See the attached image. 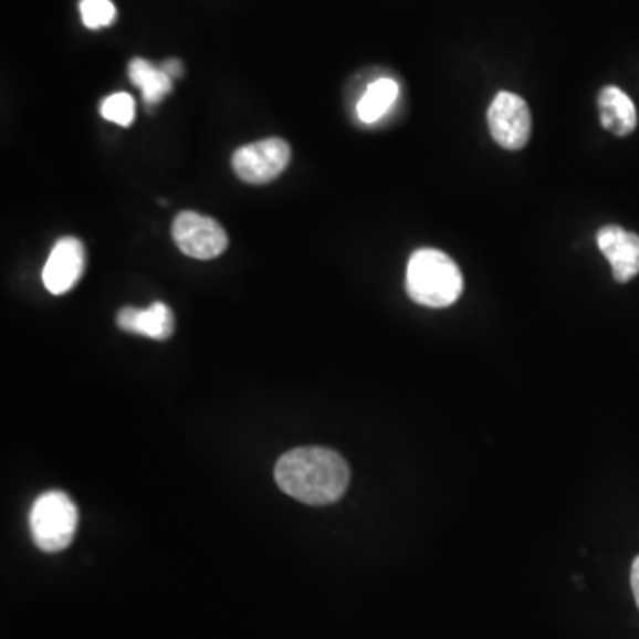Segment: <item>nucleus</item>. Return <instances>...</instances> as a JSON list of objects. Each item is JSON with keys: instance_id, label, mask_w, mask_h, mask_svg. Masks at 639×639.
<instances>
[{"instance_id": "f257e3e1", "label": "nucleus", "mask_w": 639, "mask_h": 639, "mask_svg": "<svg viewBox=\"0 0 639 639\" xmlns=\"http://www.w3.org/2000/svg\"><path fill=\"white\" fill-rule=\"evenodd\" d=\"M275 482L293 500L306 504H331L347 492L350 469L336 451L297 448L275 464Z\"/></svg>"}, {"instance_id": "f03ea898", "label": "nucleus", "mask_w": 639, "mask_h": 639, "mask_svg": "<svg viewBox=\"0 0 639 639\" xmlns=\"http://www.w3.org/2000/svg\"><path fill=\"white\" fill-rule=\"evenodd\" d=\"M406 289L409 297L427 307L455 304L464 290L459 265L437 249H419L407 265Z\"/></svg>"}, {"instance_id": "7ed1b4c3", "label": "nucleus", "mask_w": 639, "mask_h": 639, "mask_svg": "<svg viewBox=\"0 0 639 639\" xmlns=\"http://www.w3.org/2000/svg\"><path fill=\"white\" fill-rule=\"evenodd\" d=\"M29 526L32 541L43 553L64 551L77 533V506L64 492H46L32 504Z\"/></svg>"}, {"instance_id": "20e7f679", "label": "nucleus", "mask_w": 639, "mask_h": 639, "mask_svg": "<svg viewBox=\"0 0 639 639\" xmlns=\"http://www.w3.org/2000/svg\"><path fill=\"white\" fill-rule=\"evenodd\" d=\"M292 149L277 137L256 140L233 154V169L240 180L262 185L275 180L289 167Z\"/></svg>"}, {"instance_id": "39448f33", "label": "nucleus", "mask_w": 639, "mask_h": 639, "mask_svg": "<svg viewBox=\"0 0 639 639\" xmlns=\"http://www.w3.org/2000/svg\"><path fill=\"white\" fill-rule=\"evenodd\" d=\"M489 130L501 148L517 151L532 136V113L524 98L514 93H500L489 107Z\"/></svg>"}, {"instance_id": "423d86ee", "label": "nucleus", "mask_w": 639, "mask_h": 639, "mask_svg": "<svg viewBox=\"0 0 639 639\" xmlns=\"http://www.w3.org/2000/svg\"><path fill=\"white\" fill-rule=\"evenodd\" d=\"M172 240L196 260H213L228 248V234L216 219L198 212H181L172 222Z\"/></svg>"}, {"instance_id": "0eeeda50", "label": "nucleus", "mask_w": 639, "mask_h": 639, "mask_svg": "<svg viewBox=\"0 0 639 639\" xmlns=\"http://www.w3.org/2000/svg\"><path fill=\"white\" fill-rule=\"evenodd\" d=\"M84 263H86V252L81 240L73 239V237L59 240L43 269L45 289L54 295L70 292L81 280Z\"/></svg>"}, {"instance_id": "6e6552de", "label": "nucleus", "mask_w": 639, "mask_h": 639, "mask_svg": "<svg viewBox=\"0 0 639 639\" xmlns=\"http://www.w3.org/2000/svg\"><path fill=\"white\" fill-rule=\"evenodd\" d=\"M597 243L609 265L612 277L618 283H627L639 274V237L624 230L620 226L609 224L600 228Z\"/></svg>"}, {"instance_id": "1a4fd4ad", "label": "nucleus", "mask_w": 639, "mask_h": 639, "mask_svg": "<svg viewBox=\"0 0 639 639\" xmlns=\"http://www.w3.org/2000/svg\"><path fill=\"white\" fill-rule=\"evenodd\" d=\"M116 322L117 327L126 333L140 334L158 342L169 338L175 331V316L164 302H154L146 310L123 307L117 313Z\"/></svg>"}, {"instance_id": "9d476101", "label": "nucleus", "mask_w": 639, "mask_h": 639, "mask_svg": "<svg viewBox=\"0 0 639 639\" xmlns=\"http://www.w3.org/2000/svg\"><path fill=\"white\" fill-rule=\"evenodd\" d=\"M597 104H599L600 123L606 130L618 137L629 136L636 130L638 113H636L632 99L620 87H604Z\"/></svg>"}, {"instance_id": "9b49d317", "label": "nucleus", "mask_w": 639, "mask_h": 639, "mask_svg": "<svg viewBox=\"0 0 639 639\" xmlns=\"http://www.w3.org/2000/svg\"><path fill=\"white\" fill-rule=\"evenodd\" d=\"M128 77L134 86L139 87L146 105L158 104L172 90V78L146 59H134L128 64Z\"/></svg>"}, {"instance_id": "f8f14e48", "label": "nucleus", "mask_w": 639, "mask_h": 639, "mask_svg": "<svg viewBox=\"0 0 639 639\" xmlns=\"http://www.w3.org/2000/svg\"><path fill=\"white\" fill-rule=\"evenodd\" d=\"M398 84L392 78H377L366 87L365 95L357 104V116L366 125L377 123L388 114L389 108L397 102Z\"/></svg>"}, {"instance_id": "ddd939ff", "label": "nucleus", "mask_w": 639, "mask_h": 639, "mask_svg": "<svg viewBox=\"0 0 639 639\" xmlns=\"http://www.w3.org/2000/svg\"><path fill=\"white\" fill-rule=\"evenodd\" d=\"M102 116L119 126H130L136 119V102L128 93H116L104 99Z\"/></svg>"}, {"instance_id": "4468645a", "label": "nucleus", "mask_w": 639, "mask_h": 639, "mask_svg": "<svg viewBox=\"0 0 639 639\" xmlns=\"http://www.w3.org/2000/svg\"><path fill=\"white\" fill-rule=\"evenodd\" d=\"M81 17L87 29L108 28L116 19V8L111 0H82Z\"/></svg>"}, {"instance_id": "2eb2a0df", "label": "nucleus", "mask_w": 639, "mask_h": 639, "mask_svg": "<svg viewBox=\"0 0 639 639\" xmlns=\"http://www.w3.org/2000/svg\"><path fill=\"white\" fill-rule=\"evenodd\" d=\"M163 70L171 78L181 77V73H184V66H181L178 59H169V61H166V63L163 64Z\"/></svg>"}, {"instance_id": "dca6fc26", "label": "nucleus", "mask_w": 639, "mask_h": 639, "mask_svg": "<svg viewBox=\"0 0 639 639\" xmlns=\"http://www.w3.org/2000/svg\"><path fill=\"white\" fill-rule=\"evenodd\" d=\"M630 586H632V594H635L636 604L639 608V556L632 563L630 568Z\"/></svg>"}]
</instances>
